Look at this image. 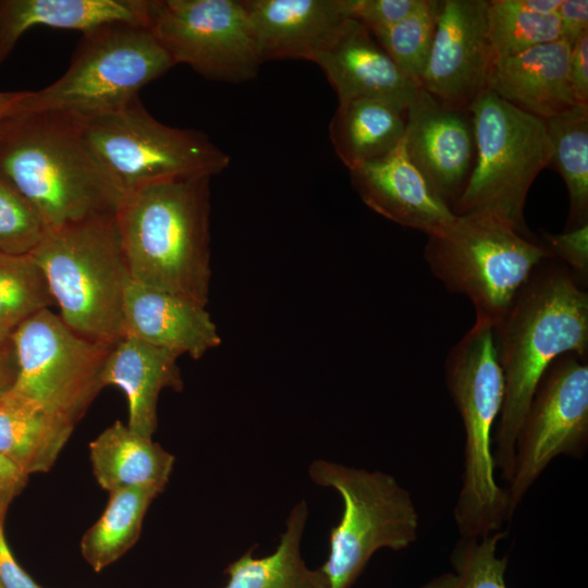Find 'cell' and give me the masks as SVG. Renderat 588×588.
I'll use <instances>...</instances> for the list:
<instances>
[{
  "instance_id": "d4e9b609",
  "label": "cell",
  "mask_w": 588,
  "mask_h": 588,
  "mask_svg": "<svg viewBox=\"0 0 588 588\" xmlns=\"http://www.w3.org/2000/svg\"><path fill=\"white\" fill-rule=\"evenodd\" d=\"M75 424L8 392L0 399V453L27 475L56 463Z\"/></svg>"
},
{
  "instance_id": "484cf974",
  "label": "cell",
  "mask_w": 588,
  "mask_h": 588,
  "mask_svg": "<svg viewBox=\"0 0 588 588\" xmlns=\"http://www.w3.org/2000/svg\"><path fill=\"white\" fill-rule=\"evenodd\" d=\"M307 513L305 501L297 503L274 552L256 559L248 550L226 567L223 588H328L321 569H310L301 555Z\"/></svg>"
},
{
  "instance_id": "ab89813d",
  "label": "cell",
  "mask_w": 588,
  "mask_h": 588,
  "mask_svg": "<svg viewBox=\"0 0 588 588\" xmlns=\"http://www.w3.org/2000/svg\"><path fill=\"white\" fill-rule=\"evenodd\" d=\"M16 359L12 342L0 350V399L12 388L16 377Z\"/></svg>"
},
{
  "instance_id": "7a4b0ae2",
  "label": "cell",
  "mask_w": 588,
  "mask_h": 588,
  "mask_svg": "<svg viewBox=\"0 0 588 588\" xmlns=\"http://www.w3.org/2000/svg\"><path fill=\"white\" fill-rule=\"evenodd\" d=\"M210 179H171L123 196L115 222L133 281L207 305Z\"/></svg>"
},
{
  "instance_id": "3957f363",
  "label": "cell",
  "mask_w": 588,
  "mask_h": 588,
  "mask_svg": "<svg viewBox=\"0 0 588 588\" xmlns=\"http://www.w3.org/2000/svg\"><path fill=\"white\" fill-rule=\"evenodd\" d=\"M0 176L49 230L114 216L123 198L84 144L76 122L10 110L0 121Z\"/></svg>"
},
{
  "instance_id": "ba28073f",
  "label": "cell",
  "mask_w": 588,
  "mask_h": 588,
  "mask_svg": "<svg viewBox=\"0 0 588 588\" xmlns=\"http://www.w3.org/2000/svg\"><path fill=\"white\" fill-rule=\"evenodd\" d=\"M553 257L532 235L488 216H456L428 235L424 258L432 274L474 306L476 320L499 323L537 266Z\"/></svg>"
},
{
  "instance_id": "ffe728a7",
  "label": "cell",
  "mask_w": 588,
  "mask_h": 588,
  "mask_svg": "<svg viewBox=\"0 0 588 588\" xmlns=\"http://www.w3.org/2000/svg\"><path fill=\"white\" fill-rule=\"evenodd\" d=\"M571 47L560 39L497 58L487 89L542 120L571 109L577 105L568 79Z\"/></svg>"
},
{
  "instance_id": "4dcf8cb0",
  "label": "cell",
  "mask_w": 588,
  "mask_h": 588,
  "mask_svg": "<svg viewBox=\"0 0 588 588\" xmlns=\"http://www.w3.org/2000/svg\"><path fill=\"white\" fill-rule=\"evenodd\" d=\"M53 304L46 279L30 256L0 253V327L13 330Z\"/></svg>"
},
{
  "instance_id": "2e32d148",
  "label": "cell",
  "mask_w": 588,
  "mask_h": 588,
  "mask_svg": "<svg viewBox=\"0 0 588 588\" xmlns=\"http://www.w3.org/2000/svg\"><path fill=\"white\" fill-rule=\"evenodd\" d=\"M348 171L362 200L400 225L428 236L445 229L456 217L408 159L403 139L387 155Z\"/></svg>"
},
{
  "instance_id": "ac0fdd59",
  "label": "cell",
  "mask_w": 588,
  "mask_h": 588,
  "mask_svg": "<svg viewBox=\"0 0 588 588\" xmlns=\"http://www.w3.org/2000/svg\"><path fill=\"white\" fill-rule=\"evenodd\" d=\"M124 336L199 359L221 338L206 306L131 280L123 305Z\"/></svg>"
},
{
  "instance_id": "9a60e30c",
  "label": "cell",
  "mask_w": 588,
  "mask_h": 588,
  "mask_svg": "<svg viewBox=\"0 0 588 588\" xmlns=\"http://www.w3.org/2000/svg\"><path fill=\"white\" fill-rule=\"evenodd\" d=\"M403 144L408 159L453 211L475 160L468 109L446 106L418 88L406 108Z\"/></svg>"
},
{
  "instance_id": "d6a6232c",
  "label": "cell",
  "mask_w": 588,
  "mask_h": 588,
  "mask_svg": "<svg viewBox=\"0 0 588 588\" xmlns=\"http://www.w3.org/2000/svg\"><path fill=\"white\" fill-rule=\"evenodd\" d=\"M47 232L37 210L0 176V253L29 256Z\"/></svg>"
},
{
  "instance_id": "f546056e",
  "label": "cell",
  "mask_w": 588,
  "mask_h": 588,
  "mask_svg": "<svg viewBox=\"0 0 588 588\" xmlns=\"http://www.w3.org/2000/svg\"><path fill=\"white\" fill-rule=\"evenodd\" d=\"M442 1L419 0L414 10L375 37L418 88L429 58Z\"/></svg>"
},
{
  "instance_id": "7bdbcfd3",
  "label": "cell",
  "mask_w": 588,
  "mask_h": 588,
  "mask_svg": "<svg viewBox=\"0 0 588 588\" xmlns=\"http://www.w3.org/2000/svg\"><path fill=\"white\" fill-rule=\"evenodd\" d=\"M12 331L13 330L0 327V350L10 343Z\"/></svg>"
},
{
  "instance_id": "8fae6325",
  "label": "cell",
  "mask_w": 588,
  "mask_h": 588,
  "mask_svg": "<svg viewBox=\"0 0 588 588\" xmlns=\"http://www.w3.org/2000/svg\"><path fill=\"white\" fill-rule=\"evenodd\" d=\"M11 342L17 370L9 392L76 425L103 389L113 345L77 334L50 308L16 326Z\"/></svg>"
},
{
  "instance_id": "1f68e13d",
  "label": "cell",
  "mask_w": 588,
  "mask_h": 588,
  "mask_svg": "<svg viewBox=\"0 0 588 588\" xmlns=\"http://www.w3.org/2000/svg\"><path fill=\"white\" fill-rule=\"evenodd\" d=\"M487 27L495 59L561 39L556 13L538 15L518 11L504 0H488Z\"/></svg>"
},
{
  "instance_id": "d590c367",
  "label": "cell",
  "mask_w": 588,
  "mask_h": 588,
  "mask_svg": "<svg viewBox=\"0 0 588 588\" xmlns=\"http://www.w3.org/2000/svg\"><path fill=\"white\" fill-rule=\"evenodd\" d=\"M568 79L576 103L588 106V33L571 47Z\"/></svg>"
},
{
  "instance_id": "8992f818",
  "label": "cell",
  "mask_w": 588,
  "mask_h": 588,
  "mask_svg": "<svg viewBox=\"0 0 588 588\" xmlns=\"http://www.w3.org/2000/svg\"><path fill=\"white\" fill-rule=\"evenodd\" d=\"M174 65L148 26L102 25L82 33L61 77L39 90H23L12 110L83 122L134 100Z\"/></svg>"
},
{
  "instance_id": "e575fe53",
  "label": "cell",
  "mask_w": 588,
  "mask_h": 588,
  "mask_svg": "<svg viewBox=\"0 0 588 588\" xmlns=\"http://www.w3.org/2000/svg\"><path fill=\"white\" fill-rule=\"evenodd\" d=\"M586 286L588 278V223L561 234L544 233L541 241Z\"/></svg>"
},
{
  "instance_id": "5b68a950",
  "label": "cell",
  "mask_w": 588,
  "mask_h": 588,
  "mask_svg": "<svg viewBox=\"0 0 588 588\" xmlns=\"http://www.w3.org/2000/svg\"><path fill=\"white\" fill-rule=\"evenodd\" d=\"M29 256L73 331L108 345L124 336L123 305L132 279L115 215L49 230Z\"/></svg>"
},
{
  "instance_id": "74e56055",
  "label": "cell",
  "mask_w": 588,
  "mask_h": 588,
  "mask_svg": "<svg viewBox=\"0 0 588 588\" xmlns=\"http://www.w3.org/2000/svg\"><path fill=\"white\" fill-rule=\"evenodd\" d=\"M0 586L2 588H42L13 556L4 537L2 518H0Z\"/></svg>"
},
{
  "instance_id": "4fadbf2b",
  "label": "cell",
  "mask_w": 588,
  "mask_h": 588,
  "mask_svg": "<svg viewBox=\"0 0 588 588\" xmlns=\"http://www.w3.org/2000/svg\"><path fill=\"white\" fill-rule=\"evenodd\" d=\"M588 446V357H558L541 377L520 425L513 475L512 514L553 458H581Z\"/></svg>"
},
{
  "instance_id": "83f0119b",
  "label": "cell",
  "mask_w": 588,
  "mask_h": 588,
  "mask_svg": "<svg viewBox=\"0 0 588 588\" xmlns=\"http://www.w3.org/2000/svg\"><path fill=\"white\" fill-rule=\"evenodd\" d=\"M551 160L569 196L566 230L588 223V106L576 105L544 120Z\"/></svg>"
},
{
  "instance_id": "f1b7e54d",
  "label": "cell",
  "mask_w": 588,
  "mask_h": 588,
  "mask_svg": "<svg viewBox=\"0 0 588 588\" xmlns=\"http://www.w3.org/2000/svg\"><path fill=\"white\" fill-rule=\"evenodd\" d=\"M503 530L481 537H461L451 553L452 571L442 573L419 588H507V556L497 554Z\"/></svg>"
},
{
  "instance_id": "30bf717a",
  "label": "cell",
  "mask_w": 588,
  "mask_h": 588,
  "mask_svg": "<svg viewBox=\"0 0 588 588\" xmlns=\"http://www.w3.org/2000/svg\"><path fill=\"white\" fill-rule=\"evenodd\" d=\"M308 474L341 495L340 523L330 531L329 555L320 567L328 588H350L380 549L401 551L418 539L419 513L407 489L380 470L314 461Z\"/></svg>"
},
{
  "instance_id": "7402d4cb",
  "label": "cell",
  "mask_w": 588,
  "mask_h": 588,
  "mask_svg": "<svg viewBox=\"0 0 588 588\" xmlns=\"http://www.w3.org/2000/svg\"><path fill=\"white\" fill-rule=\"evenodd\" d=\"M113 23L148 26L147 0H0V64L32 27L85 33Z\"/></svg>"
},
{
  "instance_id": "44dd1931",
  "label": "cell",
  "mask_w": 588,
  "mask_h": 588,
  "mask_svg": "<svg viewBox=\"0 0 588 588\" xmlns=\"http://www.w3.org/2000/svg\"><path fill=\"white\" fill-rule=\"evenodd\" d=\"M179 354L132 336H123L110 350L101 381L120 388L127 400V427L152 438L157 429V404L163 389L181 391Z\"/></svg>"
},
{
  "instance_id": "603a6c76",
  "label": "cell",
  "mask_w": 588,
  "mask_h": 588,
  "mask_svg": "<svg viewBox=\"0 0 588 588\" xmlns=\"http://www.w3.org/2000/svg\"><path fill=\"white\" fill-rule=\"evenodd\" d=\"M93 473L109 493L125 489L166 488L174 456L152 438L132 431L115 420L89 443Z\"/></svg>"
},
{
  "instance_id": "7c38bea8",
  "label": "cell",
  "mask_w": 588,
  "mask_h": 588,
  "mask_svg": "<svg viewBox=\"0 0 588 588\" xmlns=\"http://www.w3.org/2000/svg\"><path fill=\"white\" fill-rule=\"evenodd\" d=\"M148 27L174 64L244 83L262 64L242 0H147Z\"/></svg>"
},
{
  "instance_id": "e0dca14e",
  "label": "cell",
  "mask_w": 588,
  "mask_h": 588,
  "mask_svg": "<svg viewBox=\"0 0 588 588\" xmlns=\"http://www.w3.org/2000/svg\"><path fill=\"white\" fill-rule=\"evenodd\" d=\"M311 62L322 70L339 102L370 97L407 108L418 89L375 36L351 17L341 23Z\"/></svg>"
},
{
  "instance_id": "4316f807",
  "label": "cell",
  "mask_w": 588,
  "mask_h": 588,
  "mask_svg": "<svg viewBox=\"0 0 588 588\" xmlns=\"http://www.w3.org/2000/svg\"><path fill=\"white\" fill-rule=\"evenodd\" d=\"M160 494L154 489H125L109 493L99 519L82 538L84 559L100 572L120 559L137 541L146 512Z\"/></svg>"
},
{
  "instance_id": "60d3db41",
  "label": "cell",
  "mask_w": 588,
  "mask_h": 588,
  "mask_svg": "<svg viewBox=\"0 0 588 588\" xmlns=\"http://www.w3.org/2000/svg\"><path fill=\"white\" fill-rule=\"evenodd\" d=\"M505 3L515 10L538 15L555 14L562 0H504Z\"/></svg>"
},
{
  "instance_id": "836d02e7",
  "label": "cell",
  "mask_w": 588,
  "mask_h": 588,
  "mask_svg": "<svg viewBox=\"0 0 588 588\" xmlns=\"http://www.w3.org/2000/svg\"><path fill=\"white\" fill-rule=\"evenodd\" d=\"M419 0H346L347 15L360 22L375 37L403 20Z\"/></svg>"
},
{
  "instance_id": "d6986e66",
  "label": "cell",
  "mask_w": 588,
  "mask_h": 588,
  "mask_svg": "<svg viewBox=\"0 0 588 588\" xmlns=\"http://www.w3.org/2000/svg\"><path fill=\"white\" fill-rule=\"evenodd\" d=\"M261 62L311 61L348 17L346 0H242Z\"/></svg>"
},
{
  "instance_id": "52a82bcc",
  "label": "cell",
  "mask_w": 588,
  "mask_h": 588,
  "mask_svg": "<svg viewBox=\"0 0 588 588\" xmlns=\"http://www.w3.org/2000/svg\"><path fill=\"white\" fill-rule=\"evenodd\" d=\"M475 133V160L466 185L453 206L456 216H488L526 235L528 191L550 164L551 144L544 120L482 90L469 105Z\"/></svg>"
},
{
  "instance_id": "5bb4252c",
  "label": "cell",
  "mask_w": 588,
  "mask_h": 588,
  "mask_svg": "<svg viewBox=\"0 0 588 588\" xmlns=\"http://www.w3.org/2000/svg\"><path fill=\"white\" fill-rule=\"evenodd\" d=\"M488 0H444L419 88L468 109L485 89L495 60L487 27Z\"/></svg>"
},
{
  "instance_id": "6da1fadb",
  "label": "cell",
  "mask_w": 588,
  "mask_h": 588,
  "mask_svg": "<svg viewBox=\"0 0 588 588\" xmlns=\"http://www.w3.org/2000/svg\"><path fill=\"white\" fill-rule=\"evenodd\" d=\"M493 333L504 380L493 456L509 482L517 434L544 371L563 354L588 357V293L565 264L548 257L519 290Z\"/></svg>"
},
{
  "instance_id": "8d00e7d4",
  "label": "cell",
  "mask_w": 588,
  "mask_h": 588,
  "mask_svg": "<svg viewBox=\"0 0 588 588\" xmlns=\"http://www.w3.org/2000/svg\"><path fill=\"white\" fill-rule=\"evenodd\" d=\"M561 39L571 46L585 33H588V1L562 0L556 11Z\"/></svg>"
},
{
  "instance_id": "9c48e42d",
  "label": "cell",
  "mask_w": 588,
  "mask_h": 588,
  "mask_svg": "<svg viewBox=\"0 0 588 588\" xmlns=\"http://www.w3.org/2000/svg\"><path fill=\"white\" fill-rule=\"evenodd\" d=\"M79 135L122 196L143 186L225 170L230 156L195 130L156 120L138 97L76 123Z\"/></svg>"
},
{
  "instance_id": "f35d334b",
  "label": "cell",
  "mask_w": 588,
  "mask_h": 588,
  "mask_svg": "<svg viewBox=\"0 0 588 588\" xmlns=\"http://www.w3.org/2000/svg\"><path fill=\"white\" fill-rule=\"evenodd\" d=\"M27 477L22 468L0 453V518L3 519L8 505L22 491Z\"/></svg>"
},
{
  "instance_id": "ee69618b",
  "label": "cell",
  "mask_w": 588,
  "mask_h": 588,
  "mask_svg": "<svg viewBox=\"0 0 588 588\" xmlns=\"http://www.w3.org/2000/svg\"><path fill=\"white\" fill-rule=\"evenodd\" d=\"M0 588H2V587L0 586Z\"/></svg>"
},
{
  "instance_id": "cb8c5ba5",
  "label": "cell",
  "mask_w": 588,
  "mask_h": 588,
  "mask_svg": "<svg viewBox=\"0 0 588 588\" xmlns=\"http://www.w3.org/2000/svg\"><path fill=\"white\" fill-rule=\"evenodd\" d=\"M406 108L370 97L340 101L329 124L339 159L350 170L380 158L403 139Z\"/></svg>"
},
{
  "instance_id": "b9f144b4",
  "label": "cell",
  "mask_w": 588,
  "mask_h": 588,
  "mask_svg": "<svg viewBox=\"0 0 588 588\" xmlns=\"http://www.w3.org/2000/svg\"><path fill=\"white\" fill-rule=\"evenodd\" d=\"M22 91H0V121L8 115Z\"/></svg>"
},
{
  "instance_id": "277c9868",
  "label": "cell",
  "mask_w": 588,
  "mask_h": 588,
  "mask_svg": "<svg viewBox=\"0 0 588 588\" xmlns=\"http://www.w3.org/2000/svg\"><path fill=\"white\" fill-rule=\"evenodd\" d=\"M444 377L465 434L453 516L461 537H481L502 530L513 515L506 488L495 477L493 428L502 409L504 380L491 324L475 321L451 347Z\"/></svg>"
}]
</instances>
